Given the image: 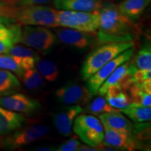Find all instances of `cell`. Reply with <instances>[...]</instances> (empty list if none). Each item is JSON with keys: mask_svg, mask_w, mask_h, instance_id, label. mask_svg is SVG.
Listing matches in <instances>:
<instances>
[{"mask_svg": "<svg viewBox=\"0 0 151 151\" xmlns=\"http://www.w3.org/2000/svg\"><path fill=\"white\" fill-rule=\"evenodd\" d=\"M21 78L24 86L31 90L39 89L44 83L40 73L35 68L24 71Z\"/></svg>", "mask_w": 151, "mask_h": 151, "instance_id": "26", "label": "cell"}, {"mask_svg": "<svg viewBox=\"0 0 151 151\" xmlns=\"http://www.w3.org/2000/svg\"><path fill=\"white\" fill-rule=\"evenodd\" d=\"M134 60L131 58L118 66L106 79L98 90L97 94L104 96L111 86H117L126 91L133 83V76L137 70Z\"/></svg>", "mask_w": 151, "mask_h": 151, "instance_id": "8", "label": "cell"}, {"mask_svg": "<svg viewBox=\"0 0 151 151\" xmlns=\"http://www.w3.org/2000/svg\"><path fill=\"white\" fill-rule=\"evenodd\" d=\"M4 24V23H1V22H0V24Z\"/></svg>", "mask_w": 151, "mask_h": 151, "instance_id": "33", "label": "cell"}, {"mask_svg": "<svg viewBox=\"0 0 151 151\" xmlns=\"http://www.w3.org/2000/svg\"><path fill=\"white\" fill-rule=\"evenodd\" d=\"M9 55L12 56H16L19 58H34L39 60L40 59L37 52L35 51L32 48H28V46H14L9 50Z\"/></svg>", "mask_w": 151, "mask_h": 151, "instance_id": "28", "label": "cell"}, {"mask_svg": "<svg viewBox=\"0 0 151 151\" xmlns=\"http://www.w3.org/2000/svg\"><path fill=\"white\" fill-rule=\"evenodd\" d=\"M81 145L80 141L75 138H71L69 140L64 142L55 148L57 151H76L78 150L79 146Z\"/></svg>", "mask_w": 151, "mask_h": 151, "instance_id": "30", "label": "cell"}, {"mask_svg": "<svg viewBox=\"0 0 151 151\" xmlns=\"http://www.w3.org/2000/svg\"><path fill=\"white\" fill-rule=\"evenodd\" d=\"M104 0H54L53 5L58 10L95 12L102 5Z\"/></svg>", "mask_w": 151, "mask_h": 151, "instance_id": "18", "label": "cell"}, {"mask_svg": "<svg viewBox=\"0 0 151 151\" xmlns=\"http://www.w3.org/2000/svg\"><path fill=\"white\" fill-rule=\"evenodd\" d=\"M73 131L83 142L94 148H99L104 137L102 124L93 116L80 114L75 118Z\"/></svg>", "mask_w": 151, "mask_h": 151, "instance_id": "5", "label": "cell"}, {"mask_svg": "<svg viewBox=\"0 0 151 151\" xmlns=\"http://www.w3.org/2000/svg\"><path fill=\"white\" fill-rule=\"evenodd\" d=\"M150 2V0H124L117 6L122 14L134 22L141 16Z\"/></svg>", "mask_w": 151, "mask_h": 151, "instance_id": "20", "label": "cell"}, {"mask_svg": "<svg viewBox=\"0 0 151 151\" xmlns=\"http://www.w3.org/2000/svg\"><path fill=\"white\" fill-rule=\"evenodd\" d=\"M21 85L18 78L11 71L0 69V97L18 92Z\"/></svg>", "mask_w": 151, "mask_h": 151, "instance_id": "22", "label": "cell"}, {"mask_svg": "<svg viewBox=\"0 0 151 151\" xmlns=\"http://www.w3.org/2000/svg\"><path fill=\"white\" fill-rule=\"evenodd\" d=\"M134 50L133 47L124 50L120 54H119L118 56H116V58H113V60H111V61L107 62L106 65L100 68L97 72L94 73L86 81V88L92 97L97 94L99 87L104 82L106 79L111 74V73L118 66L122 65V63L129 60L132 58L134 54Z\"/></svg>", "mask_w": 151, "mask_h": 151, "instance_id": "9", "label": "cell"}, {"mask_svg": "<svg viewBox=\"0 0 151 151\" xmlns=\"http://www.w3.org/2000/svg\"><path fill=\"white\" fill-rule=\"evenodd\" d=\"M37 70L41 76L48 82H55L60 76L58 65L50 60H40L36 63Z\"/></svg>", "mask_w": 151, "mask_h": 151, "instance_id": "24", "label": "cell"}, {"mask_svg": "<svg viewBox=\"0 0 151 151\" xmlns=\"http://www.w3.org/2000/svg\"><path fill=\"white\" fill-rule=\"evenodd\" d=\"M83 109L78 105H72L62 108L53 115L52 122L58 132L63 137L71 135L73 122L78 115L83 112Z\"/></svg>", "mask_w": 151, "mask_h": 151, "instance_id": "13", "label": "cell"}, {"mask_svg": "<svg viewBox=\"0 0 151 151\" xmlns=\"http://www.w3.org/2000/svg\"><path fill=\"white\" fill-rule=\"evenodd\" d=\"M37 151H52L55 150V147L53 146H41L37 147L35 149Z\"/></svg>", "mask_w": 151, "mask_h": 151, "instance_id": "32", "label": "cell"}, {"mask_svg": "<svg viewBox=\"0 0 151 151\" xmlns=\"http://www.w3.org/2000/svg\"><path fill=\"white\" fill-rule=\"evenodd\" d=\"M51 0H6V3L14 6H25L41 5L48 3Z\"/></svg>", "mask_w": 151, "mask_h": 151, "instance_id": "29", "label": "cell"}, {"mask_svg": "<svg viewBox=\"0 0 151 151\" xmlns=\"http://www.w3.org/2000/svg\"><path fill=\"white\" fill-rule=\"evenodd\" d=\"M22 28L20 24H0V54H7L14 45L20 41Z\"/></svg>", "mask_w": 151, "mask_h": 151, "instance_id": "17", "label": "cell"}, {"mask_svg": "<svg viewBox=\"0 0 151 151\" xmlns=\"http://www.w3.org/2000/svg\"><path fill=\"white\" fill-rule=\"evenodd\" d=\"M134 60L138 69L142 71H151V47L150 43L143 45Z\"/></svg>", "mask_w": 151, "mask_h": 151, "instance_id": "27", "label": "cell"}, {"mask_svg": "<svg viewBox=\"0 0 151 151\" xmlns=\"http://www.w3.org/2000/svg\"><path fill=\"white\" fill-rule=\"evenodd\" d=\"M26 121L23 114L0 106V136L9 134L22 127Z\"/></svg>", "mask_w": 151, "mask_h": 151, "instance_id": "15", "label": "cell"}, {"mask_svg": "<svg viewBox=\"0 0 151 151\" xmlns=\"http://www.w3.org/2000/svg\"><path fill=\"white\" fill-rule=\"evenodd\" d=\"M135 123L146 122L151 119V108L137 102H132L125 108L120 110Z\"/></svg>", "mask_w": 151, "mask_h": 151, "instance_id": "21", "label": "cell"}, {"mask_svg": "<svg viewBox=\"0 0 151 151\" xmlns=\"http://www.w3.org/2000/svg\"><path fill=\"white\" fill-rule=\"evenodd\" d=\"M104 95H106V100L109 104L120 110L125 108L132 103L128 94L124 90L117 86L110 87Z\"/></svg>", "mask_w": 151, "mask_h": 151, "instance_id": "23", "label": "cell"}, {"mask_svg": "<svg viewBox=\"0 0 151 151\" xmlns=\"http://www.w3.org/2000/svg\"><path fill=\"white\" fill-rule=\"evenodd\" d=\"M97 38L101 43L134 41L138 29L133 21L120 12L117 5L104 1L99 10Z\"/></svg>", "mask_w": 151, "mask_h": 151, "instance_id": "1", "label": "cell"}, {"mask_svg": "<svg viewBox=\"0 0 151 151\" xmlns=\"http://www.w3.org/2000/svg\"><path fill=\"white\" fill-rule=\"evenodd\" d=\"M58 27L70 28L88 33L97 34L98 16L96 12L56 10Z\"/></svg>", "mask_w": 151, "mask_h": 151, "instance_id": "6", "label": "cell"}, {"mask_svg": "<svg viewBox=\"0 0 151 151\" xmlns=\"http://www.w3.org/2000/svg\"><path fill=\"white\" fill-rule=\"evenodd\" d=\"M128 95L132 102H137L145 106H151V79H148L141 83H133L128 89Z\"/></svg>", "mask_w": 151, "mask_h": 151, "instance_id": "19", "label": "cell"}, {"mask_svg": "<svg viewBox=\"0 0 151 151\" xmlns=\"http://www.w3.org/2000/svg\"><path fill=\"white\" fill-rule=\"evenodd\" d=\"M48 128L42 124H33L19 128L9 134L0 136V148L6 150L20 148L42 139Z\"/></svg>", "mask_w": 151, "mask_h": 151, "instance_id": "4", "label": "cell"}, {"mask_svg": "<svg viewBox=\"0 0 151 151\" xmlns=\"http://www.w3.org/2000/svg\"><path fill=\"white\" fill-rule=\"evenodd\" d=\"M55 97L62 104L81 106L89 103L92 96L86 87L77 83H69L57 90Z\"/></svg>", "mask_w": 151, "mask_h": 151, "instance_id": "12", "label": "cell"}, {"mask_svg": "<svg viewBox=\"0 0 151 151\" xmlns=\"http://www.w3.org/2000/svg\"><path fill=\"white\" fill-rule=\"evenodd\" d=\"M86 106V112L90 114L95 115V116H99L100 114L105 113L120 111V109H117L109 104L105 98L101 96L94 99L92 101L87 104Z\"/></svg>", "mask_w": 151, "mask_h": 151, "instance_id": "25", "label": "cell"}, {"mask_svg": "<svg viewBox=\"0 0 151 151\" xmlns=\"http://www.w3.org/2000/svg\"><path fill=\"white\" fill-rule=\"evenodd\" d=\"M99 119L104 128L133 134L134 124L120 111L102 113L99 115Z\"/></svg>", "mask_w": 151, "mask_h": 151, "instance_id": "16", "label": "cell"}, {"mask_svg": "<svg viewBox=\"0 0 151 151\" xmlns=\"http://www.w3.org/2000/svg\"><path fill=\"white\" fill-rule=\"evenodd\" d=\"M54 28L57 39L66 46L77 50H86L96 41H98L96 34L84 32L67 27Z\"/></svg>", "mask_w": 151, "mask_h": 151, "instance_id": "10", "label": "cell"}, {"mask_svg": "<svg viewBox=\"0 0 151 151\" xmlns=\"http://www.w3.org/2000/svg\"><path fill=\"white\" fill-rule=\"evenodd\" d=\"M0 106L27 116L35 114L41 108L39 101L18 92L0 97Z\"/></svg>", "mask_w": 151, "mask_h": 151, "instance_id": "11", "label": "cell"}, {"mask_svg": "<svg viewBox=\"0 0 151 151\" xmlns=\"http://www.w3.org/2000/svg\"><path fill=\"white\" fill-rule=\"evenodd\" d=\"M22 44L47 54L53 49L57 37L51 30L42 26H25L22 29L20 41Z\"/></svg>", "mask_w": 151, "mask_h": 151, "instance_id": "7", "label": "cell"}, {"mask_svg": "<svg viewBox=\"0 0 151 151\" xmlns=\"http://www.w3.org/2000/svg\"><path fill=\"white\" fill-rule=\"evenodd\" d=\"M104 137L101 147H111L118 150H132L137 148L134 137L132 134L109 128H104Z\"/></svg>", "mask_w": 151, "mask_h": 151, "instance_id": "14", "label": "cell"}, {"mask_svg": "<svg viewBox=\"0 0 151 151\" xmlns=\"http://www.w3.org/2000/svg\"><path fill=\"white\" fill-rule=\"evenodd\" d=\"M11 17L20 25L51 28L58 27L56 10L46 6H14L11 5Z\"/></svg>", "mask_w": 151, "mask_h": 151, "instance_id": "3", "label": "cell"}, {"mask_svg": "<svg viewBox=\"0 0 151 151\" xmlns=\"http://www.w3.org/2000/svg\"><path fill=\"white\" fill-rule=\"evenodd\" d=\"M134 46V41L102 43L87 55L81 69V78L86 81L107 62Z\"/></svg>", "mask_w": 151, "mask_h": 151, "instance_id": "2", "label": "cell"}, {"mask_svg": "<svg viewBox=\"0 0 151 151\" xmlns=\"http://www.w3.org/2000/svg\"><path fill=\"white\" fill-rule=\"evenodd\" d=\"M77 150L78 151H98L99 150V148H94V147L90 146L87 144L86 145L81 144Z\"/></svg>", "mask_w": 151, "mask_h": 151, "instance_id": "31", "label": "cell"}]
</instances>
